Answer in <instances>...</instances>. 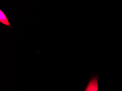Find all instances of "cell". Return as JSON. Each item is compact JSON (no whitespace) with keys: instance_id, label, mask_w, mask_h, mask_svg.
<instances>
[{"instance_id":"1","label":"cell","mask_w":122,"mask_h":91,"mask_svg":"<svg viewBox=\"0 0 122 91\" xmlns=\"http://www.w3.org/2000/svg\"><path fill=\"white\" fill-rule=\"evenodd\" d=\"M98 80V77H92L88 83L85 91H99Z\"/></svg>"},{"instance_id":"2","label":"cell","mask_w":122,"mask_h":91,"mask_svg":"<svg viewBox=\"0 0 122 91\" xmlns=\"http://www.w3.org/2000/svg\"><path fill=\"white\" fill-rule=\"evenodd\" d=\"M0 22L5 25L12 27L10 24L6 16L1 10H0Z\"/></svg>"}]
</instances>
